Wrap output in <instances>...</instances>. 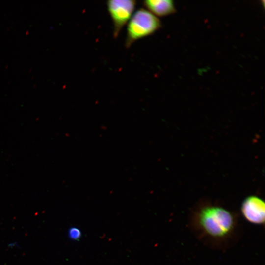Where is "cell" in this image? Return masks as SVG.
<instances>
[{"label":"cell","instance_id":"cell-1","mask_svg":"<svg viewBox=\"0 0 265 265\" xmlns=\"http://www.w3.org/2000/svg\"><path fill=\"white\" fill-rule=\"evenodd\" d=\"M237 216L219 206L201 207L190 217L191 227L200 239L217 247H226L237 237Z\"/></svg>","mask_w":265,"mask_h":265},{"label":"cell","instance_id":"cell-2","mask_svg":"<svg viewBox=\"0 0 265 265\" xmlns=\"http://www.w3.org/2000/svg\"><path fill=\"white\" fill-rule=\"evenodd\" d=\"M161 26V23L157 17L144 8L138 9L128 24L126 48H129L137 40L152 34Z\"/></svg>","mask_w":265,"mask_h":265},{"label":"cell","instance_id":"cell-3","mask_svg":"<svg viewBox=\"0 0 265 265\" xmlns=\"http://www.w3.org/2000/svg\"><path fill=\"white\" fill-rule=\"evenodd\" d=\"M106 4L113 23V35L116 38L132 17L136 2L134 0H110Z\"/></svg>","mask_w":265,"mask_h":265},{"label":"cell","instance_id":"cell-4","mask_svg":"<svg viewBox=\"0 0 265 265\" xmlns=\"http://www.w3.org/2000/svg\"><path fill=\"white\" fill-rule=\"evenodd\" d=\"M265 203L260 198L251 196L242 202L241 211L244 218L252 224L261 225L265 223Z\"/></svg>","mask_w":265,"mask_h":265},{"label":"cell","instance_id":"cell-5","mask_svg":"<svg viewBox=\"0 0 265 265\" xmlns=\"http://www.w3.org/2000/svg\"><path fill=\"white\" fill-rule=\"evenodd\" d=\"M142 4L156 17L165 16L175 11L174 1L172 0H146L143 1Z\"/></svg>","mask_w":265,"mask_h":265},{"label":"cell","instance_id":"cell-6","mask_svg":"<svg viewBox=\"0 0 265 265\" xmlns=\"http://www.w3.org/2000/svg\"><path fill=\"white\" fill-rule=\"evenodd\" d=\"M68 236L69 238L72 240H78L80 238L81 232L78 228L72 227L69 230Z\"/></svg>","mask_w":265,"mask_h":265}]
</instances>
